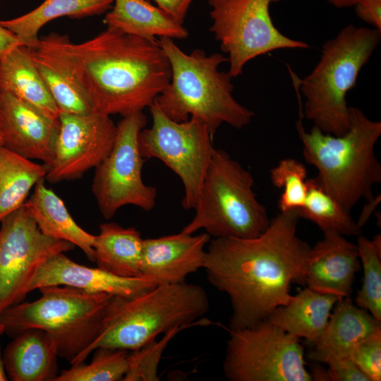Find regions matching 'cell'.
Instances as JSON below:
<instances>
[{"instance_id":"4dcf8cb0","label":"cell","mask_w":381,"mask_h":381,"mask_svg":"<svg viewBox=\"0 0 381 381\" xmlns=\"http://www.w3.org/2000/svg\"><path fill=\"white\" fill-rule=\"evenodd\" d=\"M30 54L60 113L85 114L92 112L87 98L73 82L30 50Z\"/></svg>"},{"instance_id":"52a82bcc","label":"cell","mask_w":381,"mask_h":381,"mask_svg":"<svg viewBox=\"0 0 381 381\" xmlns=\"http://www.w3.org/2000/svg\"><path fill=\"white\" fill-rule=\"evenodd\" d=\"M39 290L38 299L7 308L0 322L12 336L28 329L45 331L54 340L59 357L71 363L97 337L113 296L62 285Z\"/></svg>"},{"instance_id":"ffe728a7","label":"cell","mask_w":381,"mask_h":381,"mask_svg":"<svg viewBox=\"0 0 381 381\" xmlns=\"http://www.w3.org/2000/svg\"><path fill=\"white\" fill-rule=\"evenodd\" d=\"M57 357L54 340L40 329L18 333L3 353L6 372L12 381H54L59 374Z\"/></svg>"},{"instance_id":"7a4b0ae2","label":"cell","mask_w":381,"mask_h":381,"mask_svg":"<svg viewBox=\"0 0 381 381\" xmlns=\"http://www.w3.org/2000/svg\"><path fill=\"white\" fill-rule=\"evenodd\" d=\"M298 219L295 211L281 212L258 236L208 243L203 268L210 283L229 298V330L267 319L291 300L292 283H305L310 246L297 235Z\"/></svg>"},{"instance_id":"d6a6232c","label":"cell","mask_w":381,"mask_h":381,"mask_svg":"<svg viewBox=\"0 0 381 381\" xmlns=\"http://www.w3.org/2000/svg\"><path fill=\"white\" fill-rule=\"evenodd\" d=\"M186 327L176 326L164 333L161 339L157 340L155 338L138 349L128 353V370L123 380H159L158 366L164 349L171 339Z\"/></svg>"},{"instance_id":"d4e9b609","label":"cell","mask_w":381,"mask_h":381,"mask_svg":"<svg viewBox=\"0 0 381 381\" xmlns=\"http://www.w3.org/2000/svg\"><path fill=\"white\" fill-rule=\"evenodd\" d=\"M143 238L133 227L103 223L95 235V262L97 267L123 277H140Z\"/></svg>"},{"instance_id":"f1b7e54d","label":"cell","mask_w":381,"mask_h":381,"mask_svg":"<svg viewBox=\"0 0 381 381\" xmlns=\"http://www.w3.org/2000/svg\"><path fill=\"white\" fill-rule=\"evenodd\" d=\"M357 237L363 278L356 303L381 322V236L377 234L372 240L361 235Z\"/></svg>"},{"instance_id":"7c38bea8","label":"cell","mask_w":381,"mask_h":381,"mask_svg":"<svg viewBox=\"0 0 381 381\" xmlns=\"http://www.w3.org/2000/svg\"><path fill=\"white\" fill-rule=\"evenodd\" d=\"M147 123L143 111L122 117L116 125L110 153L95 168L92 192L105 219H111L125 205L145 211L152 210L155 205L157 190L143 181L142 169L146 159L138 146V135Z\"/></svg>"},{"instance_id":"e0dca14e","label":"cell","mask_w":381,"mask_h":381,"mask_svg":"<svg viewBox=\"0 0 381 381\" xmlns=\"http://www.w3.org/2000/svg\"><path fill=\"white\" fill-rule=\"evenodd\" d=\"M206 233L185 234L143 239L141 275L161 284L184 282L187 276L203 268L210 241Z\"/></svg>"},{"instance_id":"e575fe53","label":"cell","mask_w":381,"mask_h":381,"mask_svg":"<svg viewBox=\"0 0 381 381\" xmlns=\"http://www.w3.org/2000/svg\"><path fill=\"white\" fill-rule=\"evenodd\" d=\"M327 365L329 381H370L351 358L336 360Z\"/></svg>"},{"instance_id":"ac0fdd59","label":"cell","mask_w":381,"mask_h":381,"mask_svg":"<svg viewBox=\"0 0 381 381\" xmlns=\"http://www.w3.org/2000/svg\"><path fill=\"white\" fill-rule=\"evenodd\" d=\"M360 267L356 243L343 235L329 232L310 247L305 267L308 287L339 298L351 296L355 275Z\"/></svg>"},{"instance_id":"5bb4252c","label":"cell","mask_w":381,"mask_h":381,"mask_svg":"<svg viewBox=\"0 0 381 381\" xmlns=\"http://www.w3.org/2000/svg\"><path fill=\"white\" fill-rule=\"evenodd\" d=\"M116 133L110 116L60 113L54 156L45 179L55 183L80 179L110 153Z\"/></svg>"},{"instance_id":"9a60e30c","label":"cell","mask_w":381,"mask_h":381,"mask_svg":"<svg viewBox=\"0 0 381 381\" xmlns=\"http://www.w3.org/2000/svg\"><path fill=\"white\" fill-rule=\"evenodd\" d=\"M59 131V120L54 121L28 103L0 91V134L5 147L49 165Z\"/></svg>"},{"instance_id":"8992f818","label":"cell","mask_w":381,"mask_h":381,"mask_svg":"<svg viewBox=\"0 0 381 381\" xmlns=\"http://www.w3.org/2000/svg\"><path fill=\"white\" fill-rule=\"evenodd\" d=\"M380 40L381 30L350 24L325 42L320 61L298 82L306 97L302 116L324 133H346L351 126L346 94L356 85L359 72Z\"/></svg>"},{"instance_id":"836d02e7","label":"cell","mask_w":381,"mask_h":381,"mask_svg":"<svg viewBox=\"0 0 381 381\" xmlns=\"http://www.w3.org/2000/svg\"><path fill=\"white\" fill-rule=\"evenodd\" d=\"M351 357L370 381L381 380V331L358 342Z\"/></svg>"},{"instance_id":"83f0119b","label":"cell","mask_w":381,"mask_h":381,"mask_svg":"<svg viewBox=\"0 0 381 381\" xmlns=\"http://www.w3.org/2000/svg\"><path fill=\"white\" fill-rule=\"evenodd\" d=\"M308 193L304 205L295 211L299 218L315 223L324 234L337 233L358 236L362 229L353 219L350 211L327 193L317 178L307 179Z\"/></svg>"},{"instance_id":"60d3db41","label":"cell","mask_w":381,"mask_h":381,"mask_svg":"<svg viewBox=\"0 0 381 381\" xmlns=\"http://www.w3.org/2000/svg\"><path fill=\"white\" fill-rule=\"evenodd\" d=\"M327 1L337 8L352 7L356 0H327Z\"/></svg>"},{"instance_id":"ab89813d","label":"cell","mask_w":381,"mask_h":381,"mask_svg":"<svg viewBox=\"0 0 381 381\" xmlns=\"http://www.w3.org/2000/svg\"><path fill=\"white\" fill-rule=\"evenodd\" d=\"M310 375L312 380L329 381L327 370H325L321 368L315 367Z\"/></svg>"},{"instance_id":"f546056e","label":"cell","mask_w":381,"mask_h":381,"mask_svg":"<svg viewBox=\"0 0 381 381\" xmlns=\"http://www.w3.org/2000/svg\"><path fill=\"white\" fill-rule=\"evenodd\" d=\"M128 351L99 347L94 350L90 363L81 362L62 370L54 381L123 380L128 365Z\"/></svg>"},{"instance_id":"cb8c5ba5","label":"cell","mask_w":381,"mask_h":381,"mask_svg":"<svg viewBox=\"0 0 381 381\" xmlns=\"http://www.w3.org/2000/svg\"><path fill=\"white\" fill-rule=\"evenodd\" d=\"M0 91L28 103L54 121L59 120L60 112L25 45L0 57Z\"/></svg>"},{"instance_id":"8d00e7d4","label":"cell","mask_w":381,"mask_h":381,"mask_svg":"<svg viewBox=\"0 0 381 381\" xmlns=\"http://www.w3.org/2000/svg\"><path fill=\"white\" fill-rule=\"evenodd\" d=\"M157 6L179 23L183 24L194 0H153Z\"/></svg>"},{"instance_id":"74e56055","label":"cell","mask_w":381,"mask_h":381,"mask_svg":"<svg viewBox=\"0 0 381 381\" xmlns=\"http://www.w3.org/2000/svg\"><path fill=\"white\" fill-rule=\"evenodd\" d=\"M19 45L23 44L13 33L0 25V57Z\"/></svg>"},{"instance_id":"484cf974","label":"cell","mask_w":381,"mask_h":381,"mask_svg":"<svg viewBox=\"0 0 381 381\" xmlns=\"http://www.w3.org/2000/svg\"><path fill=\"white\" fill-rule=\"evenodd\" d=\"M114 0H44L37 7L22 16L0 20V25L13 33L21 43L34 47L40 30L47 23L61 17L80 19L107 13Z\"/></svg>"},{"instance_id":"f35d334b","label":"cell","mask_w":381,"mask_h":381,"mask_svg":"<svg viewBox=\"0 0 381 381\" xmlns=\"http://www.w3.org/2000/svg\"><path fill=\"white\" fill-rule=\"evenodd\" d=\"M380 196L375 198H373L371 200H369V202L367 204V205L364 207V209L363 210L358 222H356L359 227L362 228L365 225L371 212L373 211L375 207L379 202L378 201H380Z\"/></svg>"},{"instance_id":"4316f807","label":"cell","mask_w":381,"mask_h":381,"mask_svg":"<svg viewBox=\"0 0 381 381\" xmlns=\"http://www.w3.org/2000/svg\"><path fill=\"white\" fill-rule=\"evenodd\" d=\"M48 165L0 147V222L22 207L32 188L45 179Z\"/></svg>"},{"instance_id":"5b68a950","label":"cell","mask_w":381,"mask_h":381,"mask_svg":"<svg viewBox=\"0 0 381 381\" xmlns=\"http://www.w3.org/2000/svg\"><path fill=\"white\" fill-rule=\"evenodd\" d=\"M296 122L307 163L318 171L323 189L349 211L361 200H371L373 187L381 181V164L375 145L381 135V122L368 119L351 107V126L341 135L322 131L314 126L306 131L299 112Z\"/></svg>"},{"instance_id":"3957f363","label":"cell","mask_w":381,"mask_h":381,"mask_svg":"<svg viewBox=\"0 0 381 381\" xmlns=\"http://www.w3.org/2000/svg\"><path fill=\"white\" fill-rule=\"evenodd\" d=\"M159 42L169 61L171 79L155 101L167 117L178 122L197 119L212 137L224 123L241 129L251 122L255 113L235 99L233 78L219 69L227 57L200 49L186 53L168 37Z\"/></svg>"},{"instance_id":"ba28073f","label":"cell","mask_w":381,"mask_h":381,"mask_svg":"<svg viewBox=\"0 0 381 381\" xmlns=\"http://www.w3.org/2000/svg\"><path fill=\"white\" fill-rule=\"evenodd\" d=\"M253 177L223 150L214 149L204 177L192 221L182 232L205 230L214 238H250L269 226L265 207L253 190Z\"/></svg>"},{"instance_id":"4fadbf2b","label":"cell","mask_w":381,"mask_h":381,"mask_svg":"<svg viewBox=\"0 0 381 381\" xmlns=\"http://www.w3.org/2000/svg\"><path fill=\"white\" fill-rule=\"evenodd\" d=\"M0 314L23 301L40 267L73 250L68 241L44 235L23 205L0 222Z\"/></svg>"},{"instance_id":"d6986e66","label":"cell","mask_w":381,"mask_h":381,"mask_svg":"<svg viewBox=\"0 0 381 381\" xmlns=\"http://www.w3.org/2000/svg\"><path fill=\"white\" fill-rule=\"evenodd\" d=\"M332 310L323 333L308 355L313 361L327 364L351 358L358 342L381 331V322L354 304L350 296L339 298Z\"/></svg>"},{"instance_id":"603a6c76","label":"cell","mask_w":381,"mask_h":381,"mask_svg":"<svg viewBox=\"0 0 381 381\" xmlns=\"http://www.w3.org/2000/svg\"><path fill=\"white\" fill-rule=\"evenodd\" d=\"M103 22L107 29L145 38L183 40L188 36L183 24L146 0H114Z\"/></svg>"},{"instance_id":"44dd1931","label":"cell","mask_w":381,"mask_h":381,"mask_svg":"<svg viewBox=\"0 0 381 381\" xmlns=\"http://www.w3.org/2000/svg\"><path fill=\"white\" fill-rule=\"evenodd\" d=\"M23 205L44 235L73 243L95 262V235L75 222L61 198L45 186L44 179L37 183Z\"/></svg>"},{"instance_id":"2e32d148","label":"cell","mask_w":381,"mask_h":381,"mask_svg":"<svg viewBox=\"0 0 381 381\" xmlns=\"http://www.w3.org/2000/svg\"><path fill=\"white\" fill-rule=\"evenodd\" d=\"M60 253L47 259L31 281L29 293L44 286L62 285L113 296L133 297L147 292L157 284L147 278L123 277L99 267L78 264Z\"/></svg>"},{"instance_id":"7bdbcfd3","label":"cell","mask_w":381,"mask_h":381,"mask_svg":"<svg viewBox=\"0 0 381 381\" xmlns=\"http://www.w3.org/2000/svg\"><path fill=\"white\" fill-rule=\"evenodd\" d=\"M5 332L4 325L0 322V335Z\"/></svg>"},{"instance_id":"ee69618b","label":"cell","mask_w":381,"mask_h":381,"mask_svg":"<svg viewBox=\"0 0 381 381\" xmlns=\"http://www.w3.org/2000/svg\"><path fill=\"white\" fill-rule=\"evenodd\" d=\"M1 146H4V140H3L2 136L0 134V147Z\"/></svg>"},{"instance_id":"b9f144b4","label":"cell","mask_w":381,"mask_h":381,"mask_svg":"<svg viewBox=\"0 0 381 381\" xmlns=\"http://www.w3.org/2000/svg\"><path fill=\"white\" fill-rule=\"evenodd\" d=\"M8 376L6 372L4 360H3V353H1L0 347V381H6L8 380Z\"/></svg>"},{"instance_id":"d590c367","label":"cell","mask_w":381,"mask_h":381,"mask_svg":"<svg viewBox=\"0 0 381 381\" xmlns=\"http://www.w3.org/2000/svg\"><path fill=\"white\" fill-rule=\"evenodd\" d=\"M352 7L361 20L381 30V0H356Z\"/></svg>"},{"instance_id":"1f68e13d","label":"cell","mask_w":381,"mask_h":381,"mask_svg":"<svg viewBox=\"0 0 381 381\" xmlns=\"http://www.w3.org/2000/svg\"><path fill=\"white\" fill-rule=\"evenodd\" d=\"M307 170L303 164L294 158H285L270 171L272 184L282 188L278 200L282 212L296 211L305 203L307 193Z\"/></svg>"},{"instance_id":"7402d4cb","label":"cell","mask_w":381,"mask_h":381,"mask_svg":"<svg viewBox=\"0 0 381 381\" xmlns=\"http://www.w3.org/2000/svg\"><path fill=\"white\" fill-rule=\"evenodd\" d=\"M339 298L308 287L303 289L285 305L274 310L267 318L284 331L303 338L312 345L323 333L331 312Z\"/></svg>"},{"instance_id":"6da1fadb","label":"cell","mask_w":381,"mask_h":381,"mask_svg":"<svg viewBox=\"0 0 381 381\" xmlns=\"http://www.w3.org/2000/svg\"><path fill=\"white\" fill-rule=\"evenodd\" d=\"M28 48L73 82L93 112L108 116L143 111L171 79L169 61L157 38L107 28L80 43L52 32Z\"/></svg>"},{"instance_id":"8fae6325","label":"cell","mask_w":381,"mask_h":381,"mask_svg":"<svg viewBox=\"0 0 381 381\" xmlns=\"http://www.w3.org/2000/svg\"><path fill=\"white\" fill-rule=\"evenodd\" d=\"M280 0H207L210 31L228 55V73L236 78L250 60L281 49L309 45L282 34L273 23L270 6Z\"/></svg>"},{"instance_id":"30bf717a","label":"cell","mask_w":381,"mask_h":381,"mask_svg":"<svg viewBox=\"0 0 381 381\" xmlns=\"http://www.w3.org/2000/svg\"><path fill=\"white\" fill-rule=\"evenodd\" d=\"M152 126L138 135L141 156L157 158L180 177L184 188L182 206L194 209L214 147L213 137L200 120L181 122L167 117L155 101L149 107Z\"/></svg>"},{"instance_id":"9c48e42d","label":"cell","mask_w":381,"mask_h":381,"mask_svg":"<svg viewBox=\"0 0 381 381\" xmlns=\"http://www.w3.org/2000/svg\"><path fill=\"white\" fill-rule=\"evenodd\" d=\"M230 381H311L300 339L267 319L229 330L223 361Z\"/></svg>"},{"instance_id":"277c9868","label":"cell","mask_w":381,"mask_h":381,"mask_svg":"<svg viewBox=\"0 0 381 381\" xmlns=\"http://www.w3.org/2000/svg\"><path fill=\"white\" fill-rule=\"evenodd\" d=\"M209 307L203 287L186 282L157 284L133 297L113 296L97 337L71 364L84 362L99 347L132 351L176 326L210 324L198 320Z\"/></svg>"}]
</instances>
